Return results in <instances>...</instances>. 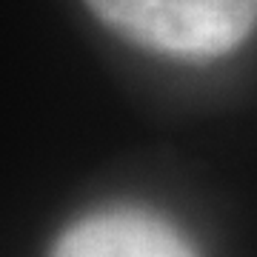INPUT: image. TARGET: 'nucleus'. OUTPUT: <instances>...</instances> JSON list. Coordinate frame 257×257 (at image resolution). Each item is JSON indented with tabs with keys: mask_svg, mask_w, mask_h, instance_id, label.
Returning <instances> with one entry per match:
<instances>
[{
	"mask_svg": "<svg viewBox=\"0 0 257 257\" xmlns=\"http://www.w3.org/2000/svg\"><path fill=\"white\" fill-rule=\"evenodd\" d=\"M86 6L126 43L189 63L231 55L257 26V0H86Z\"/></svg>",
	"mask_w": 257,
	"mask_h": 257,
	"instance_id": "nucleus-1",
	"label": "nucleus"
},
{
	"mask_svg": "<svg viewBox=\"0 0 257 257\" xmlns=\"http://www.w3.org/2000/svg\"><path fill=\"white\" fill-rule=\"evenodd\" d=\"M49 257H200V251L163 214L111 206L69 223Z\"/></svg>",
	"mask_w": 257,
	"mask_h": 257,
	"instance_id": "nucleus-2",
	"label": "nucleus"
}]
</instances>
